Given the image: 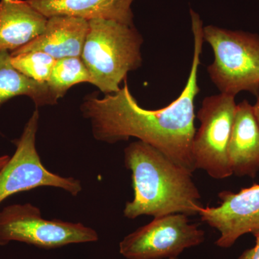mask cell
Returning a JSON list of instances; mask_svg holds the SVG:
<instances>
[{"instance_id":"8","label":"cell","mask_w":259,"mask_h":259,"mask_svg":"<svg viewBox=\"0 0 259 259\" xmlns=\"http://www.w3.org/2000/svg\"><path fill=\"white\" fill-rule=\"evenodd\" d=\"M181 213L154 218L151 223L127 235L120 243L127 259L178 258L185 249L202 244L204 232Z\"/></svg>"},{"instance_id":"13","label":"cell","mask_w":259,"mask_h":259,"mask_svg":"<svg viewBox=\"0 0 259 259\" xmlns=\"http://www.w3.org/2000/svg\"><path fill=\"white\" fill-rule=\"evenodd\" d=\"M47 18L57 15L102 19L134 26L135 0H26Z\"/></svg>"},{"instance_id":"1","label":"cell","mask_w":259,"mask_h":259,"mask_svg":"<svg viewBox=\"0 0 259 259\" xmlns=\"http://www.w3.org/2000/svg\"><path fill=\"white\" fill-rule=\"evenodd\" d=\"M194 36L192 67L185 89L168 106L157 110L143 108L130 91L127 79L117 93L98 98L84 97L81 112L90 121L94 138L115 144L136 138L157 148L165 156L190 173L195 171L192 143L196 129L194 100L199 93L198 71L203 46V23L190 11Z\"/></svg>"},{"instance_id":"7","label":"cell","mask_w":259,"mask_h":259,"mask_svg":"<svg viewBox=\"0 0 259 259\" xmlns=\"http://www.w3.org/2000/svg\"><path fill=\"white\" fill-rule=\"evenodd\" d=\"M236 107L234 96L221 93L206 97L197 114L200 125L192 143L194 166L215 180L233 175L228 148Z\"/></svg>"},{"instance_id":"15","label":"cell","mask_w":259,"mask_h":259,"mask_svg":"<svg viewBox=\"0 0 259 259\" xmlns=\"http://www.w3.org/2000/svg\"><path fill=\"white\" fill-rule=\"evenodd\" d=\"M91 83V76L81 57L56 60L47 83L58 98L64 97L71 87L79 83Z\"/></svg>"},{"instance_id":"6","label":"cell","mask_w":259,"mask_h":259,"mask_svg":"<svg viewBox=\"0 0 259 259\" xmlns=\"http://www.w3.org/2000/svg\"><path fill=\"white\" fill-rule=\"evenodd\" d=\"M39 112H32L21 136L13 141L15 151L0 170V204L15 194L41 187H54L77 196L82 190L81 182L48 170L42 164L36 148Z\"/></svg>"},{"instance_id":"20","label":"cell","mask_w":259,"mask_h":259,"mask_svg":"<svg viewBox=\"0 0 259 259\" xmlns=\"http://www.w3.org/2000/svg\"><path fill=\"white\" fill-rule=\"evenodd\" d=\"M171 259H178V258H171Z\"/></svg>"},{"instance_id":"18","label":"cell","mask_w":259,"mask_h":259,"mask_svg":"<svg viewBox=\"0 0 259 259\" xmlns=\"http://www.w3.org/2000/svg\"><path fill=\"white\" fill-rule=\"evenodd\" d=\"M253 106V111H254V114L255 116V118H256L257 122H258L259 126V95L257 97L256 102Z\"/></svg>"},{"instance_id":"16","label":"cell","mask_w":259,"mask_h":259,"mask_svg":"<svg viewBox=\"0 0 259 259\" xmlns=\"http://www.w3.org/2000/svg\"><path fill=\"white\" fill-rule=\"evenodd\" d=\"M11 55V54H10ZM56 59L42 51H30L11 56V64L30 79L46 83L50 77Z\"/></svg>"},{"instance_id":"10","label":"cell","mask_w":259,"mask_h":259,"mask_svg":"<svg viewBox=\"0 0 259 259\" xmlns=\"http://www.w3.org/2000/svg\"><path fill=\"white\" fill-rule=\"evenodd\" d=\"M88 30L89 21L84 19L66 15L52 16L48 18L42 34L10 54L42 51L56 60L80 57Z\"/></svg>"},{"instance_id":"14","label":"cell","mask_w":259,"mask_h":259,"mask_svg":"<svg viewBox=\"0 0 259 259\" xmlns=\"http://www.w3.org/2000/svg\"><path fill=\"white\" fill-rule=\"evenodd\" d=\"M18 96H27L35 106L54 105L59 99L51 91L47 82L30 79L20 73L11 64L8 51L0 52V108L8 100ZM0 136H3L0 131Z\"/></svg>"},{"instance_id":"4","label":"cell","mask_w":259,"mask_h":259,"mask_svg":"<svg viewBox=\"0 0 259 259\" xmlns=\"http://www.w3.org/2000/svg\"><path fill=\"white\" fill-rule=\"evenodd\" d=\"M204 42L214 53L207 68L221 93L236 97L241 92L259 95V35L215 25L203 27Z\"/></svg>"},{"instance_id":"11","label":"cell","mask_w":259,"mask_h":259,"mask_svg":"<svg viewBox=\"0 0 259 259\" xmlns=\"http://www.w3.org/2000/svg\"><path fill=\"white\" fill-rule=\"evenodd\" d=\"M228 155L233 174L255 177L259 170V126L253 106L247 100L236 105Z\"/></svg>"},{"instance_id":"5","label":"cell","mask_w":259,"mask_h":259,"mask_svg":"<svg viewBox=\"0 0 259 259\" xmlns=\"http://www.w3.org/2000/svg\"><path fill=\"white\" fill-rule=\"evenodd\" d=\"M95 230L82 223L48 220L30 203L15 204L0 210V245L13 241L44 249L98 241Z\"/></svg>"},{"instance_id":"19","label":"cell","mask_w":259,"mask_h":259,"mask_svg":"<svg viewBox=\"0 0 259 259\" xmlns=\"http://www.w3.org/2000/svg\"><path fill=\"white\" fill-rule=\"evenodd\" d=\"M10 156L8 155H3L0 156V170L5 166V165L9 161Z\"/></svg>"},{"instance_id":"3","label":"cell","mask_w":259,"mask_h":259,"mask_svg":"<svg viewBox=\"0 0 259 259\" xmlns=\"http://www.w3.org/2000/svg\"><path fill=\"white\" fill-rule=\"evenodd\" d=\"M143 42L134 25L102 19L89 20L80 57L90 72V83L105 95L117 93L130 71L141 67Z\"/></svg>"},{"instance_id":"17","label":"cell","mask_w":259,"mask_h":259,"mask_svg":"<svg viewBox=\"0 0 259 259\" xmlns=\"http://www.w3.org/2000/svg\"><path fill=\"white\" fill-rule=\"evenodd\" d=\"M255 238L254 246L245 250L238 259H259V234L255 235Z\"/></svg>"},{"instance_id":"2","label":"cell","mask_w":259,"mask_h":259,"mask_svg":"<svg viewBox=\"0 0 259 259\" xmlns=\"http://www.w3.org/2000/svg\"><path fill=\"white\" fill-rule=\"evenodd\" d=\"M124 161L132 173L134 191V199L126 202L124 208L125 218L177 213L195 215L203 207L192 173L157 148L139 140L125 148Z\"/></svg>"},{"instance_id":"12","label":"cell","mask_w":259,"mask_h":259,"mask_svg":"<svg viewBox=\"0 0 259 259\" xmlns=\"http://www.w3.org/2000/svg\"><path fill=\"white\" fill-rule=\"evenodd\" d=\"M47 21L26 0H0V52L12 53L32 41Z\"/></svg>"},{"instance_id":"9","label":"cell","mask_w":259,"mask_h":259,"mask_svg":"<svg viewBox=\"0 0 259 259\" xmlns=\"http://www.w3.org/2000/svg\"><path fill=\"white\" fill-rule=\"evenodd\" d=\"M218 207H202L199 215L203 222L221 233L215 244L228 248L247 233L259 234V185L242 189L238 193L223 191Z\"/></svg>"}]
</instances>
